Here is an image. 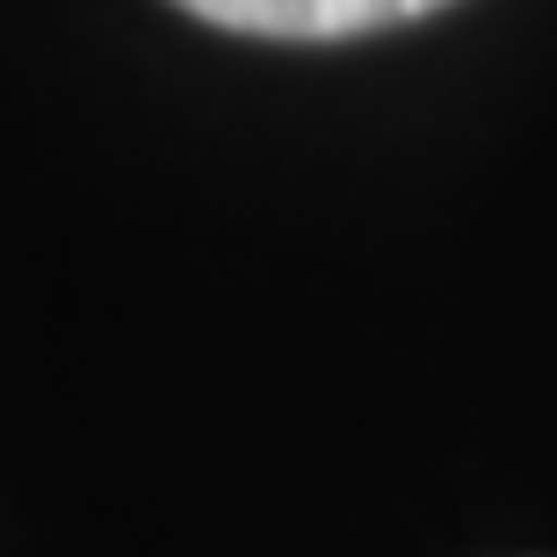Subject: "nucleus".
I'll return each mask as SVG.
<instances>
[{"label":"nucleus","instance_id":"1","mask_svg":"<svg viewBox=\"0 0 557 557\" xmlns=\"http://www.w3.org/2000/svg\"><path fill=\"white\" fill-rule=\"evenodd\" d=\"M210 29H239V37H283V44H333L362 37V29H392V22L434 15L449 0H174Z\"/></svg>","mask_w":557,"mask_h":557}]
</instances>
